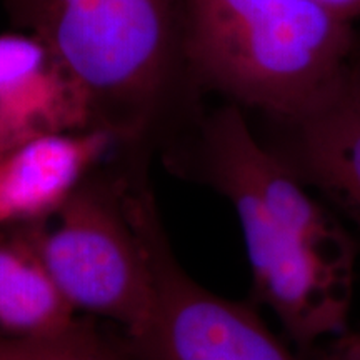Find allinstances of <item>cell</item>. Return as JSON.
<instances>
[{
  "instance_id": "cell-7",
  "label": "cell",
  "mask_w": 360,
  "mask_h": 360,
  "mask_svg": "<svg viewBox=\"0 0 360 360\" xmlns=\"http://www.w3.org/2000/svg\"><path fill=\"white\" fill-rule=\"evenodd\" d=\"M289 132L281 154L305 186L321 191L360 236V109L344 87L312 114L282 124Z\"/></svg>"
},
{
  "instance_id": "cell-10",
  "label": "cell",
  "mask_w": 360,
  "mask_h": 360,
  "mask_svg": "<svg viewBox=\"0 0 360 360\" xmlns=\"http://www.w3.org/2000/svg\"><path fill=\"white\" fill-rule=\"evenodd\" d=\"M307 357L312 360H360V330L347 328L315 347Z\"/></svg>"
},
{
  "instance_id": "cell-4",
  "label": "cell",
  "mask_w": 360,
  "mask_h": 360,
  "mask_svg": "<svg viewBox=\"0 0 360 360\" xmlns=\"http://www.w3.org/2000/svg\"><path fill=\"white\" fill-rule=\"evenodd\" d=\"M125 193L154 277L150 315L125 335L127 360H305L249 304L215 294L188 276L172 254L150 192L139 187Z\"/></svg>"
},
{
  "instance_id": "cell-6",
  "label": "cell",
  "mask_w": 360,
  "mask_h": 360,
  "mask_svg": "<svg viewBox=\"0 0 360 360\" xmlns=\"http://www.w3.org/2000/svg\"><path fill=\"white\" fill-rule=\"evenodd\" d=\"M119 141L103 129L45 135L0 155V231L56 214Z\"/></svg>"
},
{
  "instance_id": "cell-1",
  "label": "cell",
  "mask_w": 360,
  "mask_h": 360,
  "mask_svg": "<svg viewBox=\"0 0 360 360\" xmlns=\"http://www.w3.org/2000/svg\"><path fill=\"white\" fill-rule=\"evenodd\" d=\"M15 30L42 39L87 94L96 127L139 142L180 94L199 92L187 65L188 0H0Z\"/></svg>"
},
{
  "instance_id": "cell-3",
  "label": "cell",
  "mask_w": 360,
  "mask_h": 360,
  "mask_svg": "<svg viewBox=\"0 0 360 360\" xmlns=\"http://www.w3.org/2000/svg\"><path fill=\"white\" fill-rule=\"evenodd\" d=\"M20 229L74 309L132 335L150 315L154 277L124 188L89 182L42 222Z\"/></svg>"
},
{
  "instance_id": "cell-2",
  "label": "cell",
  "mask_w": 360,
  "mask_h": 360,
  "mask_svg": "<svg viewBox=\"0 0 360 360\" xmlns=\"http://www.w3.org/2000/svg\"><path fill=\"white\" fill-rule=\"evenodd\" d=\"M359 39L315 0H188L187 65L215 92L278 124L312 114L344 87Z\"/></svg>"
},
{
  "instance_id": "cell-9",
  "label": "cell",
  "mask_w": 360,
  "mask_h": 360,
  "mask_svg": "<svg viewBox=\"0 0 360 360\" xmlns=\"http://www.w3.org/2000/svg\"><path fill=\"white\" fill-rule=\"evenodd\" d=\"M0 360H127L89 323L39 339H0Z\"/></svg>"
},
{
  "instance_id": "cell-5",
  "label": "cell",
  "mask_w": 360,
  "mask_h": 360,
  "mask_svg": "<svg viewBox=\"0 0 360 360\" xmlns=\"http://www.w3.org/2000/svg\"><path fill=\"white\" fill-rule=\"evenodd\" d=\"M87 129H97L92 103L60 57L34 34H0V155Z\"/></svg>"
},
{
  "instance_id": "cell-11",
  "label": "cell",
  "mask_w": 360,
  "mask_h": 360,
  "mask_svg": "<svg viewBox=\"0 0 360 360\" xmlns=\"http://www.w3.org/2000/svg\"><path fill=\"white\" fill-rule=\"evenodd\" d=\"M344 92L360 109V40L352 58H350L347 74H345Z\"/></svg>"
},
{
  "instance_id": "cell-12",
  "label": "cell",
  "mask_w": 360,
  "mask_h": 360,
  "mask_svg": "<svg viewBox=\"0 0 360 360\" xmlns=\"http://www.w3.org/2000/svg\"><path fill=\"white\" fill-rule=\"evenodd\" d=\"M315 2L342 20L352 22L360 17V0H315Z\"/></svg>"
},
{
  "instance_id": "cell-8",
  "label": "cell",
  "mask_w": 360,
  "mask_h": 360,
  "mask_svg": "<svg viewBox=\"0 0 360 360\" xmlns=\"http://www.w3.org/2000/svg\"><path fill=\"white\" fill-rule=\"evenodd\" d=\"M75 321L20 229L0 231V339H39Z\"/></svg>"
}]
</instances>
